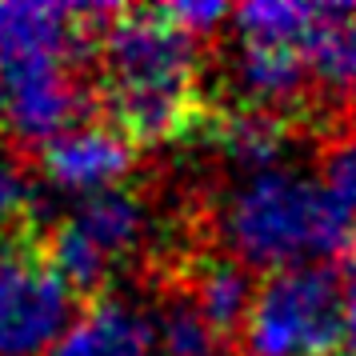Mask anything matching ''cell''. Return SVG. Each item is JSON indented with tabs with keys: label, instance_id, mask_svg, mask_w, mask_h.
I'll use <instances>...</instances> for the list:
<instances>
[{
	"label": "cell",
	"instance_id": "cell-1",
	"mask_svg": "<svg viewBox=\"0 0 356 356\" xmlns=\"http://www.w3.org/2000/svg\"><path fill=\"white\" fill-rule=\"evenodd\" d=\"M216 228L232 260L268 273L344 257L356 244V220L321 180L289 168L244 177L220 204Z\"/></svg>",
	"mask_w": 356,
	"mask_h": 356
},
{
	"label": "cell",
	"instance_id": "cell-2",
	"mask_svg": "<svg viewBox=\"0 0 356 356\" xmlns=\"http://www.w3.org/2000/svg\"><path fill=\"white\" fill-rule=\"evenodd\" d=\"M244 356H332L344 348V280L328 264L268 273L241 328Z\"/></svg>",
	"mask_w": 356,
	"mask_h": 356
},
{
	"label": "cell",
	"instance_id": "cell-3",
	"mask_svg": "<svg viewBox=\"0 0 356 356\" xmlns=\"http://www.w3.org/2000/svg\"><path fill=\"white\" fill-rule=\"evenodd\" d=\"M145 228V200L129 188H108V193L76 200V209L49 232L44 257L76 296L100 292L113 280L116 264L136 252Z\"/></svg>",
	"mask_w": 356,
	"mask_h": 356
},
{
	"label": "cell",
	"instance_id": "cell-4",
	"mask_svg": "<svg viewBox=\"0 0 356 356\" xmlns=\"http://www.w3.org/2000/svg\"><path fill=\"white\" fill-rule=\"evenodd\" d=\"M76 321V292L44 248L0 244V356H52Z\"/></svg>",
	"mask_w": 356,
	"mask_h": 356
},
{
	"label": "cell",
	"instance_id": "cell-5",
	"mask_svg": "<svg viewBox=\"0 0 356 356\" xmlns=\"http://www.w3.org/2000/svg\"><path fill=\"white\" fill-rule=\"evenodd\" d=\"M104 92H196V36L161 8L120 13L100 33Z\"/></svg>",
	"mask_w": 356,
	"mask_h": 356
},
{
	"label": "cell",
	"instance_id": "cell-6",
	"mask_svg": "<svg viewBox=\"0 0 356 356\" xmlns=\"http://www.w3.org/2000/svg\"><path fill=\"white\" fill-rule=\"evenodd\" d=\"M8 100V129L24 145H52L81 124L88 113V92L76 81L72 65H40L0 72Z\"/></svg>",
	"mask_w": 356,
	"mask_h": 356
},
{
	"label": "cell",
	"instance_id": "cell-7",
	"mask_svg": "<svg viewBox=\"0 0 356 356\" xmlns=\"http://www.w3.org/2000/svg\"><path fill=\"white\" fill-rule=\"evenodd\" d=\"M132 168V140L116 124H76L40 148V172L52 188L72 196H97L120 188Z\"/></svg>",
	"mask_w": 356,
	"mask_h": 356
},
{
	"label": "cell",
	"instance_id": "cell-8",
	"mask_svg": "<svg viewBox=\"0 0 356 356\" xmlns=\"http://www.w3.org/2000/svg\"><path fill=\"white\" fill-rule=\"evenodd\" d=\"M72 4L8 0L0 4V72L40 65H72L84 44Z\"/></svg>",
	"mask_w": 356,
	"mask_h": 356
},
{
	"label": "cell",
	"instance_id": "cell-9",
	"mask_svg": "<svg viewBox=\"0 0 356 356\" xmlns=\"http://www.w3.org/2000/svg\"><path fill=\"white\" fill-rule=\"evenodd\" d=\"M312 72L300 49H284V44H244L232 56V88L241 97V108H260V113L280 116L300 100L308 88Z\"/></svg>",
	"mask_w": 356,
	"mask_h": 356
},
{
	"label": "cell",
	"instance_id": "cell-10",
	"mask_svg": "<svg viewBox=\"0 0 356 356\" xmlns=\"http://www.w3.org/2000/svg\"><path fill=\"white\" fill-rule=\"evenodd\" d=\"M52 356H156L152 316L120 296H104L68 328Z\"/></svg>",
	"mask_w": 356,
	"mask_h": 356
},
{
	"label": "cell",
	"instance_id": "cell-11",
	"mask_svg": "<svg viewBox=\"0 0 356 356\" xmlns=\"http://www.w3.org/2000/svg\"><path fill=\"white\" fill-rule=\"evenodd\" d=\"M212 148L220 152V161L241 168L244 177L257 172H273L280 168V156L289 148V129L284 120L260 108H232V113L216 116L209 129Z\"/></svg>",
	"mask_w": 356,
	"mask_h": 356
},
{
	"label": "cell",
	"instance_id": "cell-12",
	"mask_svg": "<svg viewBox=\"0 0 356 356\" xmlns=\"http://www.w3.org/2000/svg\"><path fill=\"white\" fill-rule=\"evenodd\" d=\"M257 289L252 284V268H244L241 260L232 257H209L200 260L188 276V296L193 305L204 312V321L220 332V337H232L241 332L248 312H252V300H257Z\"/></svg>",
	"mask_w": 356,
	"mask_h": 356
},
{
	"label": "cell",
	"instance_id": "cell-13",
	"mask_svg": "<svg viewBox=\"0 0 356 356\" xmlns=\"http://www.w3.org/2000/svg\"><path fill=\"white\" fill-rule=\"evenodd\" d=\"M305 60L324 88H356V4H324Z\"/></svg>",
	"mask_w": 356,
	"mask_h": 356
},
{
	"label": "cell",
	"instance_id": "cell-14",
	"mask_svg": "<svg viewBox=\"0 0 356 356\" xmlns=\"http://www.w3.org/2000/svg\"><path fill=\"white\" fill-rule=\"evenodd\" d=\"M324 4H296V0H252L241 4L232 20L241 29L244 44H284L300 49L321 24Z\"/></svg>",
	"mask_w": 356,
	"mask_h": 356
},
{
	"label": "cell",
	"instance_id": "cell-15",
	"mask_svg": "<svg viewBox=\"0 0 356 356\" xmlns=\"http://www.w3.org/2000/svg\"><path fill=\"white\" fill-rule=\"evenodd\" d=\"M156 356H225V337L204 321L188 292L164 296L152 316Z\"/></svg>",
	"mask_w": 356,
	"mask_h": 356
},
{
	"label": "cell",
	"instance_id": "cell-16",
	"mask_svg": "<svg viewBox=\"0 0 356 356\" xmlns=\"http://www.w3.org/2000/svg\"><path fill=\"white\" fill-rule=\"evenodd\" d=\"M321 184L324 193L356 220V136H344V140H337L324 152Z\"/></svg>",
	"mask_w": 356,
	"mask_h": 356
},
{
	"label": "cell",
	"instance_id": "cell-17",
	"mask_svg": "<svg viewBox=\"0 0 356 356\" xmlns=\"http://www.w3.org/2000/svg\"><path fill=\"white\" fill-rule=\"evenodd\" d=\"M161 13L172 20L177 29H184L188 36H204V33H212L220 20L232 17V8H228V4H220V0H180V4L161 8Z\"/></svg>",
	"mask_w": 356,
	"mask_h": 356
},
{
	"label": "cell",
	"instance_id": "cell-18",
	"mask_svg": "<svg viewBox=\"0 0 356 356\" xmlns=\"http://www.w3.org/2000/svg\"><path fill=\"white\" fill-rule=\"evenodd\" d=\"M29 200H33V188H29L24 172H20V164H13L8 156H0V232L13 228L24 216Z\"/></svg>",
	"mask_w": 356,
	"mask_h": 356
},
{
	"label": "cell",
	"instance_id": "cell-19",
	"mask_svg": "<svg viewBox=\"0 0 356 356\" xmlns=\"http://www.w3.org/2000/svg\"><path fill=\"white\" fill-rule=\"evenodd\" d=\"M344 348L356 353V257L344 276Z\"/></svg>",
	"mask_w": 356,
	"mask_h": 356
},
{
	"label": "cell",
	"instance_id": "cell-20",
	"mask_svg": "<svg viewBox=\"0 0 356 356\" xmlns=\"http://www.w3.org/2000/svg\"><path fill=\"white\" fill-rule=\"evenodd\" d=\"M8 124V100H4V81H0V129Z\"/></svg>",
	"mask_w": 356,
	"mask_h": 356
},
{
	"label": "cell",
	"instance_id": "cell-21",
	"mask_svg": "<svg viewBox=\"0 0 356 356\" xmlns=\"http://www.w3.org/2000/svg\"><path fill=\"white\" fill-rule=\"evenodd\" d=\"M332 356H356V353H353V348H337Z\"/></svg>",
	"mask_w": 356,
	"mask_h": 356
},
{
	"label": "cell",
	"instance_id": "cell-22",
	"mask_svg": "<svg viewBox=\"0 0 356 356\" xmlns=\"http://www.w3.org/2000/svg\"><path fill=\"white\" fill-rule=\"evenodd\" d=\"M353 100H356V88H353Z\"/></svg>",
	"mask_w": 356,
	"mask_h": 356
}]
</instances>
